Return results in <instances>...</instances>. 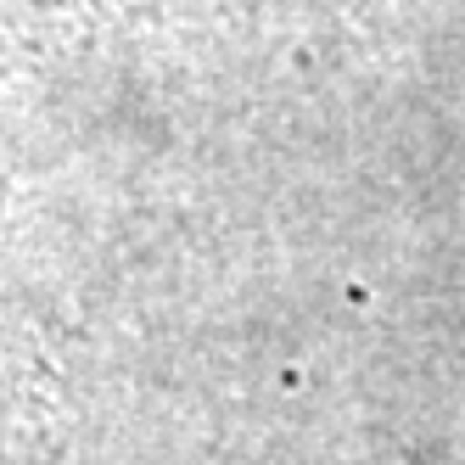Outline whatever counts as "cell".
Returning <instances> with one entry per match:
<instances>
[{"instance_id":"obj_1","label":"cell","mask_w":465,"mask_h":465,"mask_svg":"<svg viewBox=\"0 0 465 465\" xmlns=\"http://www.w3.org/2000/svg\"><path fill=\"white\" fill-rule=\"evenodd\" d=\"M118 12V0H0V90L45 74Z\"/></svg>"},{"instance_id":"obj_2","label":"cell","mask_w":465,"mask_h":465,"mask_svg":"<svg viewBox=\"0 0 465 465\" xmlns=\"http://www.w3.org/2000/svg\"><path fill=\"white\" fill-rule=\"evenodd\" d=\"M56 387L40 364L0 359V465H51Z\"/></svg>"}]
</instances>
